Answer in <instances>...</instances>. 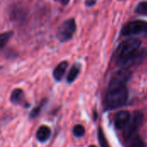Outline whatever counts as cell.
<instances>
[{
	"mask_svg": "<svg viewBox=\"0 0 147 147\" xmlns=\"http://www.w3.org/2000/svg\"><path fill=\"white\" fill-rule=\"evenodd\" d=\"M130 78L131 71L128 69H121L112 76L104 97L106 110L115 109L126 104L128 99L127 82Z\"/></svg>",
	"mask_w": 147,
	"mask_h": 147,
	"instance_id": "6da1fadb",
	"label": "cell"
},
{
	"mask_svg": "<svg viewBox=\"0 0 147 147\" xmlns=\"http://www.w3.org/2000/svg\"><path fill=\"white\" fill-rule=\"evenodd\" d=\"M141 41L137 38H129L121 41L115 52V62L119 65H130L147 55L146 50L140 49Z\"/></svg>",
	"mask_w": 147,
	"mask_h": 147,
	"instance_id": "7a4b0ae2",
	"label": "cell"
},
{
	"mask_svg": "<svg viewBox=\"0 0 147 147\" xmlns=\"http://www.w3.org/2000/svg\"><path fill=\"white\" fill-rule=\"evenodd\" d=\"M77 29L76 22L73 18L65 21L58 28L56 36L61 42H65L72 38Z\"/></svg>",
	"mask_w": 147,
	"mask_h": 147,
	"instance_id": "3957f363",
	"label": "cell"
},
{
	"mask_svg": "<svg viewBox=\"0 0 147 147\" xmlns=\"http://www.w3.org/2000/svg\"><path fill=\"white\" fill-rule=\"evenodd\" d=\"M139 34H147V22L142 20H134L126 23L121 28L122 36H130Z\"/></svg>",
	"mask_w": 147,
	"mask_h": 147,
	"instance_id": "277c9868",
	"label": "cell"
},
{
	"mask_svg": "<svg viewBox=\"0 0 147 147\" xmlns=\"http://www.w3.org/2000/svg\"><path fill=\"white\" fill-rule=\"evenodd\" d=\"M143 119L144 115L141 111H135L133 114L127 126L125 127L123 136L126 140H129L137 133V131L139 130L143 122Z\"/></svg>",
	"mask_w": 147,
	"mask_h": 147,
	"instance_id": "5b68a950",
	"label": "cell"
},
{
	"mask_svg": "<svg viewBox=\"0 0 147 147\" xmlns=\"http://www.w3.org/2000/svg\"><path fill=\"white\" fill-rule=\"evenodd\" d=\"M130 119H131V115L128 111L123 110V111L118 112L115 115V118H114V124H115V128L119 130L125 128L127 126Z\"/></svg>",
	"mask_w": 147,
	"mask_h": 147,
	"instance_id": "8992f818",
	"label": "cell"
},
{
	"mask_svg": "<svg viewBox=\"0 0 147 147\" xmlns=\"http://www.w3.org/2000/svg\"><path fill=\"white\" fill-rule=\"evenodd\" d=\"M67 66H68V62L67 61H62L54 68L53 72V76L56 81L59 82L63 78V77L65 73V71L67 69Z\"/></svg>",
	"mask_w": 147,
	"mask_h": 147,
	"instance_id": "52a82bcc",
	"label": "cell"
},
{
	"mask_svg": "<svg viewBox=\"0 0 147 147\" xmlns=\"http://www.w3.org/2000/svg\"><path fill=\"white\" fill-rule=\"evenodd\" d=\"M51 135V130L47 126H41L38 129L36 133V138L40 142H45L47 141Z\"/></svg>",
	"mask_w": 147,
	"mask_h": 147,
	"instance_id": "ba28073f",
	"label": "cell"
},
{
	"mask_svg": "<svg viewBox=\"0 0 147 147\" xmlns=\"http://www.w3.org/2000/svg\"><path fill=\"white\" fill-rule=\"evenodd\" d=\"M81 71V65L79 64H75L71 66V68L69 71V73L67 75L66 80L68 83H72L73 81H75V79L78 78V76L79 75Z\"/></svg>",
	"mask_w": 147,
	"mask_h": 147,
	"instance_id": "9c48e42d",
	"label": "cell"
},
{
	"mask_svg": "<svg viewBox=\"0 0 147 147\" xmlns=\"http://www.w3.org/2000/svg\"><path fill=\"white\" fill-rule=\"evenodd\" d=\"M10 100L13 103L22 104L24 101V94L21 89H16L12 91L10 96Z\"/></svg>",
	"mask_w": 147,
	"mask_h": 147,
	"instance_id": "30bf717a",
	"label": "cell"
},
{
	"mask_svg": "<svg viewBox=\"0 0 147 147\" xmlns=\"http://www.w3.org/2000/svg\"><path fill=\"white\" fill-rule=\"evenodd\" d=\"M13 34L14 33L12 31H7V32L1 34V35H0V47H1V48H3L5 44H7L9 40L12 37Z\"/></svg>",
	"mask_w": 147,
	"mask_h": 147,
	"instance_id": "8fae6325",
	"label": "cell"
},
{
	"mask_svg": "<svg viewBox=\"0 0 147 147\" xmlns=\"http://www.w3.org/2000/svg\"><path fill=\"white\" fill-rule=\"evenodd\" d=\"M135 12L140 15L147 16V1H143L138 3L135 8Z\"/></svg>",
	"mask_w": 147,
	"mask_h": 147,
	"instance_id": "7c38bea8",
	"label": "cell"
},
{
	"mask_svg": "<svg viewBox=\"0 0 147 147\" xmlns=\"http://www.w3.org/2000/svg\"><path fill=\"white\" fill-rule=\"evenodd\" d=\"M98 140H99L101 147H110L107 141L105 135H104V133L102 132V130L101 128L98 129Z\"/></svg>",
	"mask_w": 147,
	"mask_h": 147,
	"instance_id": "4fadbf2b",
	"label": "cell"
},
{
	"mask_svg": "<svg viewBox=\"0 0 147 147\" xmlns=\"http://www.w3.org/2000/svg\"><path fill=\"white\" fill-rule=\"evenodd\" d=\"M128 147H146V145L141 138H140L139 136H136L134 138V140H132L131 144Z\"/></svg>",
	"mask_w": 147,
	"mask_h": 147,
	"instance_id": "5bb4252c",
	"label": "cell"
},
{
	"mask_svg": "<svg viewBox=\"0 0 147 147\" xmlns=\"http://www.w3.org/2000/svg\"><path fill=\"white\" fill-rule=\"evenodd\" d=\"M85 133V129L82 125H76L73 128V134L77 137H82Z\"/></svg>",
	"mask_w": 147,
	"mask_h": 147,
	"instance_id": "9a60e30c",
	"label": "cell"
},
{
	"mask_svg": "<svg viewBox=\"0 0 147 147\" xmlns=\"http://www.w3.org/2000/svg\"><path fill=\"white\" fill-rule=\"evenodd\" d=\"M96 3V0H86L85 2V5L88 7H92L93 5H95Z\"/></svg>",
	"mask_w": 147,
	"mask_h": 147,
	"instance_id": "2e32d148",
	"label": "cell"
},
{
	"mask_svg": "<svg viewBox=\"0 0 147 147\" xmlns=\"http://www.w3.org/2000/svg\"><path fill=\"white\" fill-rule=\"evenodd\" d=\"M54 1L59 3H61L62 5H66V4L70 2V0H54Z\"/></svg>",
	"mask_w": 147,
	"mask_h": 147,
	"instance_id": "e0dca14e",
	"label": "cell"
},
{
	"mask_svg": "<svg viewBox=\"0 0 147 147\" xmlns=\"http://www.w3.org/2000/svg\"><path fill=\"white\" fill-rule=\"evenodd\" d=\"M90 147H96V146H90Z\"/></svg>",
	"mask_w": 147,
	"mask_h": 147,
	"instance_id": "ac0fdd59",
	"label": "cell"
},
{
	"mask_svg": "<svg viewBox=\"0 0 147 147\" xmlns=\"http://www.w3.org/2000/svg\"><path fill=\"white\" fill-rule=\"evenodd\" d=\"M120 1H121V0H120Z\"/></svg>",
	"mask_w": 147,
	"mask_h": 147,
	"instance_id": "d6986e66",
	"label": "cell"
}]
</instances>
